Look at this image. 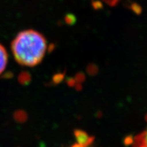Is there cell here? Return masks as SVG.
Returning <instances> with one entry per match:
<instances>
[{
    "label": "cell",
    "mask_w": 147,
    "mask_h": 147,
    "mask_svg": "<svg viewBox=\"0 0 147 147\" xmlns=\"http://www.w3.org/2000/svg\"><path fill=\"white\" fill-rule=\"evenodd\" d=\"M8 53L4 47L0 44V74L5 70L8 63Z\"/></svg>",
    "instance_id": "7a4b0ae2"
},
{
    "label": "cell",
    "mask_w": 147,
    "mask_h": 147,
    "mask_svg": "<svg viewBox=\"0 0 147 147\" xmlns=\"http://www.w3.org/2000/svg\"><path fill=\"white\" fill-rule=\"evenodd\" d=\"M14 117L16 121L18 122H23L27 119V115L23 110H17L14 115Z\"/></svg>",
    "instance_id": "277c9868"
},
{
    "label": "cell",
    "mask_w": 147,
    "mask_h": 147,
    "mask_svg": "<svg viewBox=\"0 0 147 147\" xmlns=\"http://www.w3.org/2000/svg\"><path fill=\"white\" fill-rule=\"evenodd\" d=\"M75 20L76 19H75L74 16L71 15V14H67V15L65 16V21L69 24L74 23Z\"/></svg>",
    "instance_id": "8992f818"
},
{
    "label": "cell",
    "mask_w": 147,
    "mask_h": 147,
    "mask_svg": "<svg viewBox=\"0 0 147 147\" xmlns=\"http://www.w3.org/2000/svg\"><path fill=\"white\" fill-rule=\"evenodd\" d=\"M47 48L45 37L33 29L19 32L11 43L14 57L20 65L34 67L45 57Z\"/></svg>",
    "instance_id": "6da1fadb"
},
{
    "label": "cell",
    "mask_w": 147,
    "mask_h": 147,
    "mask_svg": "<svg viewBox=\"0 0 147 147\" xmlns=\"http://www.w3.org/2000/svg\"><path fill=\"white\" fill-rule=\"evenodd\" d=\"M73 147H84V146H82V145H80L79 144H75L74 146H73Z\"/></svg>",
    "instance_id": "ba28073f"
},
{
    "label": "cell",
    "mask_w": 147,
    "mask_h": 147,
    "mask_svg": "<svg viewBox=\"0 0 147 147\" xmlns=\"http://www.w3.org/2000/svg\"><path fill=\"white\" fill-rule=\"evenodd\" d=\"M75 135L78 144L82 145V146H85L87 145H89L91 143V138L85 132L82 131H76L75 132Z\"/></svg>",
    "instance_id": "3957f363"
},
{
    "label": "cell",
    "mask_w": 147,
    "mask_h": 147,
    "mask_svg": "<svg viewBox=\"0 0 147 147\" xmlns=\"http://www.w3.org/2000/svg\"><path fill=\"white\" fill-rule=\"evenodd\" d=\"M30 76L27 72H22L18 76V80L22 84H27V82L29 81Z\"/></svg>",
    "instance_id": "5b68a950"
},
{
    "label": "cell",
    "mask_w": 147,
    "mask_h": 147,
    "mask_svg": "<svg viewBox=\"0 0 147 147\" xmlns=\"http://www.w3.org/2000/svg\"><path fill=\"white\" fill-rule=\"evenodd\" d=\"M142 147H147V131L142 137Z\"/></svg>",
    "instance_id": "52a82bcc"
}]
</instances>
